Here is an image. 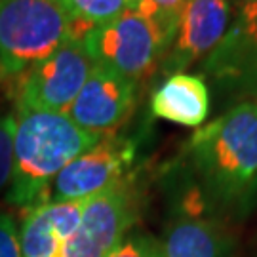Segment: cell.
I'll use <instances>...</instances> for the list:
<instances>
[{
	"mask_svg": "<svg viewBox=\"0 0 257 257\" xmlns=\"http://www.w3.org/2000/svg\"><path fill=\"white\" fill-rule=\"evenodd\" d=\"M92 69L84 35H74L23 74L18 109L67 112Z\"/></svg>",
	"mask_w": 257,
	"mask_h": 257,
	"instance_id": "5b68a950",
	"label": "cell"
},
{
	"mask_svg": "<svg viewBox=\"0 0 257 257\" xmlns=\"http://www.w3.org/2000/svg\"><path fill=\"white\" fill-rule=\"evenodd\" d=\"M109 257H160L158 240L145 232H134L124 238V242Z\"/></svg>",
	"mask_w": 257,
	"mask_h": 257,
	"instance_id": "2e32d148",
	"label": "cell"
},
{
	"mask_svg": "<svg viewBox=\"0 0 257 257\" xmlns=\"http://www.w3.org/2000/svg\"><path fill=\"white\" fill-rule=\"evenodd\" d=\"M198 191L215 210H248L257 194V101H242L189 141Z\"/></svg>",
	"mask_w": 257,
	"mask_h": 257,
	"instance_id": "6da1fadb",
	"label": "cell"
},
{
	"mask_svg": "<svg viewBox=\"0 0 257 257\" xmlns=\"http://www.w3.org/2000/svg\"><path fill=\"white\" fill-rule=\"evenodd\" d=\"M229 18V0H187L172 50L166 54L164 73H181L196 59L210 55L225 37Z\"/></svg>",
	"mask_w": 257,
	"mask_h": 257,
	"instance_id": "8fae6325",
	"label": "cell"
},
{
	"mask_svg": "<svg viewBox=\"0 0 257 257\" xmlns=\"http://www.w3.org/2000/svg\"><path fill=\"white\" fill-rule=\"evenodd\" d=\"M74 35L57 0H0V78L25 74Z\"/></svg>",
	"mask_w": 257,
	"mask_h": 257,
	"instance_id": "3957f363",
	"label": "cell"
},
{
	"mask_svg": "<svg viewBox=\"0 0 257 257\" xmlns=\"http://www.w3.org/2000/svg\"><path fill=\"white\" fill-rule=\"evenodd\" d=\"M255 202H257V194H255Z\"/></svg>",
	"mask_w": 257,
	"mask_h": 257,
	"instance_id": "d6986e66",
	"label": "cell"
},
{
	"mask_svg": "<svg viewBox=\"0 0 257 257\" xmlns=\"http://www.w3.org/2000/svg\"><path fill=\"white\" fill-rule=\"evenodd\" d=\"M136 145L114 136L99 139L84 155L76 156L50 183L42 202H76L101 194L118 185L132 166Z\"/></svg>",
	"mask_w": 257,
	"mask_h": 257,
	"instance_id": "8992f818",
	"label": "cell"
},
{
	"mask_svg": "<svg viewBox=\"0 0 257 257\" xmlns=\"http://www.w3.org/2000/svg\"><path fill=\"white\" fill-rule=\"evenodd\" d=\"M82 33L130 12V0H57Z\"/></svg>",
	"mask_w": 257,
	"mask_h": 257,
	"instance_id": "5bb4252c",
	"label": "cell"
},
{
	"mask_svg": "<svg viewBox=\"0 0 257 257\" xmlns=\"http://www.w3.org/2000/svg\"><path fill=\"white\" fill-rule=\"evenodd\" d=\"M84 204L86 200L42 202L27 210L19 230L23 257H59L80 223Z\"/></svg>",
	"mask_w": 257,
	"mask_h": 257,
	"instance_id": "7c38bea8",
	"label": "cell"
},
{
	"mask_svg": "<svg viewBox=\"0 0 257 257\" xmlns=\"http://www.w3.org/2000/svg\"><path fill=\"white\" fill-rule=\"evenodd\" d=\"M134 219V193L124 179L86 200L80 223L59 257H109L128 236Z\"/></svg>",
	"mask_w": 257,
	"mask_h": 257,
	"instance_id": "52a82bcc",
	"label": "cell"
},
{
	"mask_svg": "<svg viewBox=\"0 0 257 257\" xmlns=\"http://www.w3.org/2000/svg\"><path fill=\"white\" fill-rule=\"evenodd\" d=\"M160 257H234V238L198 187L174 211L158 240Z\"/></svg>",
	"mask_w": 257,
	"mask_h": 257,
	"instance_id": "ba28073f",
	"label": "cell"
},
{
	"mask_svg": "<svg viewBox=\"0 0 257 257\" xmlns=\"http://www.w3.org/2000/svg\"><path fill=\"white\" fill-rule=\"evenodd\" d=\"M242 2H244V4H248V2H257V0H242Z\"/></svg>",
	"mask_w": 257,
	"mask_h": 257,
	"instance_id": "ac0fdd59",
	"label": "cell"
},
{
	"mask_svg": "<svg viewBox=\"0 0 257 257\" xmlns=\"http://www.w3.org/2000/svg\"><path fill=\"white\" fill-rule=\"evenodd\" d=\"M151 110L156 118L179 126H200L210 114V88L202 76L174 73L155 90Z\"/></svg>",
	"mask_w": 257,
	"mask_h": 257,
	"instance_id": "4fadbf2b",
	"label": "cell"
},
{
	"mask_svg": "<svg viewBox=\"0 0 257 257\" xmlns=\"http://www.w3.org/2000/svg\"><path fill=\"white\" fill-rule=\"evenodd\" d=\"M16 118L14 170L6 200L31 210L42 204L55 175L103 136L80 128L65 112L18 109Z\"/></svg>",
	"mask_w": 257,
	"mask_h": 257,
	"instance_id": "7a4b0ae2",
	"label": "cell"
},
{
	"mask_svg": "<svg viewBox=\"0 0 257 257\" xmlns=\"http://www.w3.org/2000/svg\"><path fill=\"white\" fill-rule=\"evenodd\" d=\"M0 257H23L18 225L4 211H0Z\"/></svg>",
	"mask_w": 257,
	"mask_h": 257,
	"instance_id": "e0dca14e",
	"label": "cell"
},
{
	"mask_svg": "<svg viewBox=\"0 0 257 257\" xmlns=\"http://www.w3.org/2000/svg\"><path fill=\"white\" fill-rule=\"evenodd\" d=\"M93 63L109 67L138 82L156 67L170 44L162 31L147 18L126 12L84 35Z\"/></svg>",
	"mask_w": 257,
	"mask_h": 257,
	"instance_id": "277c9868",
	"label": "cell"
},
{
	"mask_svg": "<svg viewBox=\"0 0 257 257\" xmlns=\"http://www.w3.org/2000/svg\"><path fill=\"white\" fill-rule=\"evenodd\" d=\"M136 105V82L109 67L93 69L73 105L65 112L74 124L105 136L124 124Z\"/></svg>",
	"mask_w": 257,
	"mask_h": 257,
	"instance_id": "9c48e42d",
	"label": "cell"
},
{
	"mask_svg": "<svg viewBox=\"0 0 257 257\" xmlns=\"http://www.w3.org/2000/svg\"><path fill=\"white\" fill-rule=\"evenodd\" d=\"M16 124V114H0V193L8 189L12 181Z\"/></svg>",
	"mask_w": 257,
	"mask_h": 257,
	"instance_id": "9a60e30c",
	"label": "cell"
},
{
	"mask_svg": "<svg viewBox=\"0 0 257 257\" xmlns=\"http://www.w3.org/2000/svg\"><path fill=\"white\" fill-rule=\"evenodd\" d=\"M204 69L219 92L257 93V2L242 6L236 23L208 55Z\"/></svg>",
	"mask_w": 257,
	"mask_h": 257,
	"instance_id": "30bf717a",
	"label": "cell"
}]
</instances>
